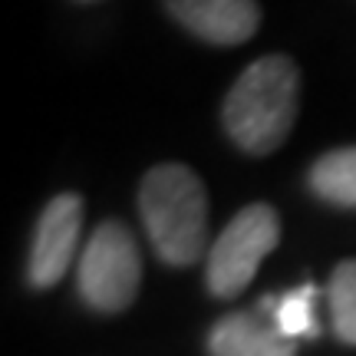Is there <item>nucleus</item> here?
Returning <instances> with one entry per match:
<instances>
[{
  "instance_id": "f257e3e1",
  "label": "nucleus",
  "mask_w": 356,
  "mask_h": 356,
  "mask_svg": "<svg viewBox=\"0 0 356 356\" xmlns=\"http://www.w3.org/2000/svg\"><path fill=\"white\" fill-rule=\"evenodd\" d=\"M300 106V70L284 53H267L234 79L221 106L231 142L248 155H270L287 142Z\"/></svg>"
},
{
  "instance_id": "f03ea898",
  "label": "nucleus",
  "mask_w": 356,
  "mask_h": 356,
  "mask_svg": "<svg viewBox=\"0 0 356 356\" xmlns=\"http://www.w3.org/2000/svg\"><path fill=\"white\" fill-rule=\"evenodd\" d=\"M139 211L155 254L172 267L198 264L208 241V191L181 162H162L139 185Z\"/></svg>"
},
{
  "instance_id": "7ed1b4c3",
  "label": "nucleus",
  "mask_w": 356,
  "mask_h": 356,
  "mask_svg": "<svg viewBox=\"0 0 356 356\" xmlns=\"http://www.w3.org/2000/svg\"><path fill=\"white\" fill-rule=\"evenodd\" d=\"M79 297L96 314H122L142 284V257L122 221H102L79 257Z\"/></svg>"
},
{
  "instance_id": "20e7f679",
  "label": "nucleus",
  "mask_w": 356,
  "mask_h": 356,
  "mask_svg": "<svg viewBox=\"0 0 356 356\" xmlns=\"http://www.w3.org/2000/svg\"><path fill=\"white\" fill-rule=\"evenodd\" d=\"M280 241V218L270 204L257 202L241 208L231 218L225 231L215 238L211 251H208V267H204V280L208 291L231 300L254 280L257 267Z\"/></svg>"
},
{
  "instance_id": "39448f33",
  "label": "nucleus",
  "mask_w": 356,
  "mask_h": 356,
  "mask_svg": "<svg viewBox=\"0 0 356 356\" xmlns=\"http://www.w3.org/2000/svg\"><path fill=\"white\" fill-rule=\"evenodd\" d=\"M79 231H83V198L73 191L56 195L37 221L33 248H30V267L26 277L37 291H47L66 277V270L76 257Z\"/></svg>"
},
{
  "instance_id": "423d86ee",
  "label": "nucleus",
  "mask_w": 356,
  "mask_h": 356,
  "mask_svg": "<svg viewBox=\"0 0 356 356\" xmlns=\"http://www.w3.org/2000/svg\"><path fill=\"white\" fill-rule=\"evenodd\" d=\"M168 13L188 33L215 47H238L257 33V0H165Z\"/></svg>"
},
{
  "instance_id": "0eeeda50",
  "label": "nucleus",
  "mask_w": 356,
  "mask_h": 356,
  "mask_svg": "<svg viewBox=\"0 0 356 356\" xmlns=\"http://www.w3.org/2000/svg\"><path fill=\"white\" fill-rule=\"evenodd\" d=\"M211 356H297L293 340L261 314H228L208 333Z\"/></svg>"
},
{
  "instance_id": "6e6552de",
  "label": "nucleus",
  "mask_w": 356,
  "mask_h": 356,
  "mask_svg": "<svg viewBox=\"0 0 356 356\" xmlns=\"http://www.w3.org/2000/svg\"><path fill=\"white\" fill-rule=\"evenodd\" d=\"M310 191L327 204L356 211V145L320 155L310 168Z\"/></svg>"
},
{
  "instance_id": "1a4fd4ad",
  "label": "nucleus",
  "mask_w": 356,
  "mask_h": 356,
  "mask_svg": "<svg viewBox=\"0 0 356 356\" xmlns=\"http://www.w3.org/2000/svg\"><path fill=\"white\" fill-rule=\"evenodd\" d=\"M314 304H317V287L314 284H304V287H293L284 297H264L261 300V310L267 314V320L277 327L287 340H300V337H317V314H314Z\"/></svg>"
},
{
  "instance_id": "9d476101",
  "label": "nucleus",
  "mask_w": 356,
  "mask_h": 356,
  "mask_svg": "<svg viewBox=\"0 0 356 356\" xmlns=\"http://www.w3.org/2000/svg\"><path fill=\"white\" fill-rule=\"evenodd\" d=\"M327 297H330L333 333L343 343L356 346V257L337 264L330 287H327Z\"/></svg>"
}]
</instances>
